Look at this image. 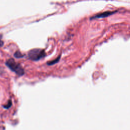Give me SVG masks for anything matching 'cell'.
Wrapping results in <instances>:
<instances>
[{
    "label": "cell",
    "mask_w": 130,
    "mask_h": 130,
    "mask_svg": "<svg viewBox=\"0 0 130 130\" xmlns=\"http://www.w3.org/2000/svg\"><path fill=\"white\" fill-rule=\"evenodd\" d=\"M60 58V55L59 56H58L57 58H56V59H55L54 60H52V61H49L47 63V64L48 65H52V64H54L57 62H58V61L59 60V59Z\"/></svg>",
    "instance_id": "cell-5"
},
{
    "label": "cell",
    "mask_w": 130,
    "mask_h": 130,
    "mask_svg": "<svg viewBox=\"0 0 130 130\" xmlns=\"http://www.w3.org/2000/svg\"><path fill=\"white\" fill-rule=\"evenodd\" d=\"M14 56L16 58H22L23 57L24 55L22 54L19 51H17L15 52V53L14 54Z\"/></svg>",
    "instance_id": "cell-4"
},
{
    "label": "cell",
    "mask_w": 130,
    "mask_h": 130,
    "mask_svg": "<svg viewBox=\"0 0 130 130\" xmlns=\"http://www.w3.org/2000/svg\"><path fill=\"white\" fill-rule=\"evenodd\" d=\"M6 65L18 76H21L24 74V71L22 66L16 62L13 58H9L6 61Z\"/></svg>",
    "instance_id": "cell-1"
},
{
    "label": "cell",
    "mask_w": 130,
    "mask_h": 130,
    "mask_svg": "<svg viewBox=\"0 0 130 130\" xmlns=\"http://www.w3.org/2000/svg\"><path fill=\"white\" fill-rule=\"evenodd\" d=\"M114 13H115L114 11H106V12H104L103 13H99L96 15H94V16L92 17L90 19H94V18H104V17H107L109 15H111L113 14H114Z\"/></svg>",
    "instance_id": "cell-3"
},
{
    "label": "cell",
    "mask_w": 130,
    "mask_h": 130,
    "mask_svg": "<svg viewBox=\"0 0 130 130\" xmlns=\"http://www.w3.org/2000/svg\"><path fill=\"white\" fill-rule=\"evenodd\" d=\"M46 56L45 50L40 48L32 49L28 52V57L33 61H38Z\"/></svg>",
    "instance_id": "cell-2"
},
{
    "label": "cell",
    "mask_w": 130,
    "mask_h": 130,
    "mask_svg": "<svg viewBox=\"0 0 130 130\" xmlns=\"http://www.w3.org/2000/svg\"><path fill=\"white\" fill-rule=\"evenodd\" d=\"M2 38H3V35L0 34V47H2L4 45V42L2 40Z\"/></svg>",
    "instance_id": "cell-6"
},
{
    "label": "cell",
    "mask_w": 130,
    "mask_h": 130,
    "mask_svg": "<svg viewBox=\"0 0 130 130\" xmlns=\"http://www.w3.org/2000/svg\"><path fill=\"white\" fill-rule=\"evenodd\" d=\"M11 101L10 100V101H9V103L7 105H6V106H4V107L5 108H9V107H10V106H11Z\"/></svg>",
    "instance_id": "cell-7"
}]
</instances>
